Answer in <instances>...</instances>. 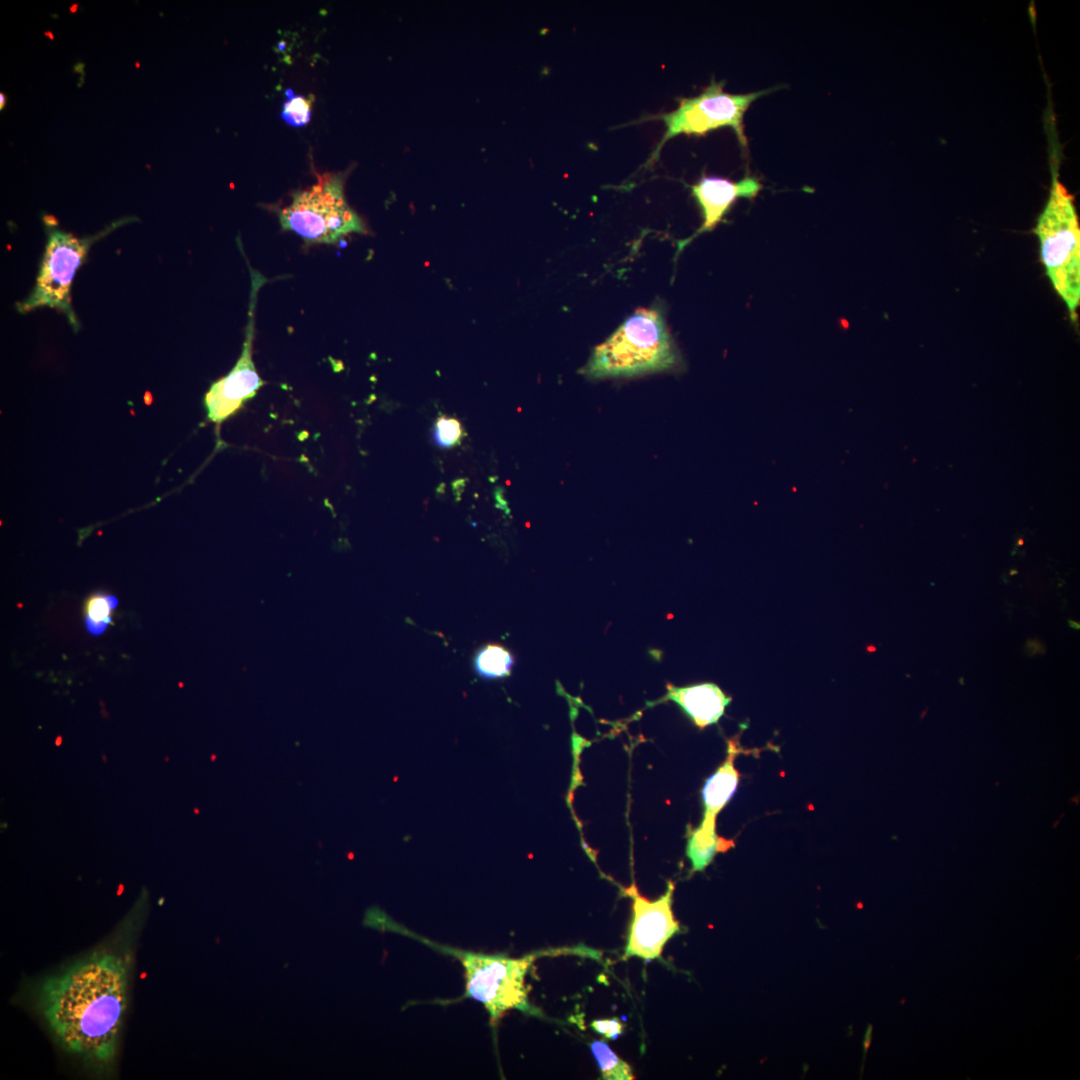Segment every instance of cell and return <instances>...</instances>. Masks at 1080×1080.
Wrapping results in <instances>:
<instances>
[{"label": "cell", "mask_w": 1080, "mask_h": 1080, "mask_svg": "<svg viewBox=\"0 0 1080 1080\" xmlns=\"http://www.w3.org/2000/svg\"><path fill=\"white\" fill-rule=\"evenodd\" d=\"M439 947L461 961L466 980L465 996L481 1002L493 1024L511 1009L534 1011L528 1001L525 977L536 958L545 952L511 958Z\"/></svg>", "instance_id": "4"}, {"label": "cell", "mask_w": 1080, "mask_h": 1080, "mask_svg": "<svg viewBox=\"0 0 1080 1080\" xmlns=\"http://www.w3.org/2000/svg\"><path fill=\"white\" fill-rule=\"evenodd\" d=\"M674 888L669 881L665 893L656 900L642 896L635 884L623 889L633 901L624 958H659L668 940L680 931L672 910Z\"/></svg>", "instance_id": "9"}, {"label": "cell", "mask_w": 1080, "mask_h": 1080, "mask_svg": "<svg viewBox=\"0 0 1080 1080\" xmlns=\"http://www.w3.org/2000/svg\"><path fill=\"white\" fill-rule=\"evenodd\" d=\"M127 984L123 958L95 952L45 977L38 989V1008L65 1051L107 1064L116 1054Z\"/></svg>", "instance_id": "1"}, {"label": "cell", "mask_w": 1080, "mask_h": 1080, "mask_svg": "<svg viewBox=\"0 0 1080 1080\" xmlns=\"http://www.w3.org/2000/svg\"><path fill=\"white\" fill-rule=\"evenodd\" d=\"M117 600L102 593L91 596L85 604V622L90 632L98 634L104 631L111 622L113 609Z\"/></svg>", "instance_id": "16"}, {"label": "cell", "mask_w": 1080, "mask_h": 1080, "mask_svg": "<svg viewBox=\"0 0 1080 1080\" xmlns=\"http://www.w3.org/2000/svg\"><path fill=\"white\" fill-rule=\"evenodd\" d=\"M284 230L307 242L332 244L351 233H364V223L347 203L340 174H325L311 187L294 194L279 213Z\"/></svg>", "instance_id": "5"}, {"label": "cell", "mask_w": 1080, "mask_h": 1080, "mask_svg": "<svg viewBox=\"0 0 1080 1080\" xmlns=\"http://www.w3.org/2000/svg\"><path fill=\"white\" fill-rule=\"evenodd\" d=\"M724 83L712 80L699 95L679 99L678 107L665 114L654 116L666 126L663 138L655 148L650 162L655 161L662 146L671 138L685 134L701 136L722 127L735 132L742 147L747 148L743 118L750 105L772 89L746 94H730L724 91Z\"/></svg>", "instance_id": "6"}, {"label": "cell", "mask_w": 1080, "mask_h": 1080, "mask_svg": "<svg viewBox=\"0 0 1080 1080\" xmlns=\"http://www.w3.org/2000/svg\"><path fill=\"white\" fill-rule=\"evenodd\" d=\"M515 659L510 650L500 644H486L479 648L473 658V668L484 680L502 679L510 676Z\"/></svg>", "instance_id": "13"}, {"label": "cell", "mask_w": 1080, "mask_h": 1080, "mask_svg": "<svg viewBox=\"0 0 1080 1080\" xmlns=\"http://www.w3.org/2000/svg\"><path fill=\"white\" fill-rule=\"evenodd\" d=\"M251 273L252 292L249 318L241 355L232 370L226 376L212 383L204 396L207 419L215 424H221L234 415L246 401L255 396L263 385L253 361L252 345L256 296L265 279L252 269Z\"/></svg>", "instance_id": "8"}, {"label": "cell", "mask_w": 1080, "mask_h": 1080, "mask_svg": "<svg viewBox=\"0 0 1080 1080\" xmlns=\"http://www.w3.org/2000/svg\"><path fill=\"white\" fill-rule=\"evenodd\" d=\"M680 363L662 314L639 308L594 348L581 373L592 379L629 377L671 370Z\"/></svg>", "instance_id": "2"}, {"label": "cell", "mask_w": 1080, "mask_h": 1080, "mask_svg": "<svg viewBox=\"0 0 1080 1080\" xmlns=\"http://www.w3.org/2000/svg\"><path fill=\"white\" fill-rule=\"evenodd\" d=\"M675 702L700 729L716 724L731 702L714 683H701L685 687L667 685L666 695L659 700Z\"/></svg>", "instance_id": "12"}, {"label": "cell", "mask_w": 1080, "mask_h": 1080, "mask_svg": "<svg viewBox=\"0 0 1080 1080\" xmlns=\"http://www.w3.org/2000/svg\"><path fill=\"white\" fill-rule=\"evenodd\" d=\"M591 1051L600 1068L602 1079L608 1080H632L634 1079L632 1067L603 1041H593L590 1044Z\"/></svg>", "instance_id": "15"}, {"label": "cell", "mask_w": 1080, "mask_h": 1080, "mask_svg": "<svg viewBox=\"0 0 1080 1080\" xmlns=\"http://www.w3.org/2000/svg\"><path fill=\"white\" fill-rule=\"evenodd\" d=\"M1033 231L1039 239L1045 274L1076 322L1080 304V225L1074 197L1055 171L1048 200Z\"/></svg>", "instance_id": "3"}, {"label": "cell", "mask_w": 1080, "mask_h": 1080, "mask_svg": "<svg viewBox=\"0 0 1080 1080\" xmlns=\"http://www.w3.org/2000/svg\"><path fill=\"white\" fill-rule=\"evenodd\" d=\"M5 105H6V95L4 93H0V109L2 110L5 107Z\"/></svg>", "instance_id": "21"}, {"label": "cell", "mask_w": 1080, "mask_h": 1080, "mask_svg": "<svg viewBox=\"0 0 1080 1080\" xmlns=\"http://www.w3.org/2000/svg\"><path fill=\"white\" fill-rule=\"evenodd\" d=\"M1026 651L1029 656H1033L1035 653H1044L1045 646L1038 640L1029 639L1026 642Z\"/></svg>", "instance_id": "20"}, {"label": "cell", "mask_w": 1080, "mask_h": 1080, "mask_svg": "<svg viewBox=\"0 0 1080 1080\" xmlns=\"http://www.w3.org/2000/svg\"><path fill=\"white\" fill-rule=\"evenodd\" d=\"M590 1026L597 1033L611 1040L617 1039L624 1030V1024L618 1018L597 1019Z\"/></svg>", "instance_id": "19"}, {"label": "cell", "mask_w": 1080, "mask_h": 1080, "mask_svg": "<svg viewBox=\"0 0 1080 1080\" xmlns=\"http://www.w3.org/2000/svg\"><path fill=\"white\" fill-rule=\"evenodd\" d=\"M464 436L461 423L453 417L442 415L432 428L433 443L440 448H452L460 444Z\"/></svg>", "instance_id": "17"}, {"label": "cell", "mask_w": 1080, "mask_h": 1080, "mask_svg": "<svg viewBox=\"0 0 1080 1080\" xmlns=\"http://www.w3.org/2000/svg\"><path fill=\"white\" fill-rule=\"evenodd\" d=\"M1016 573H1017V570H1014V571H1011V572H1010V574H1011V575H1012V574H1016Z\"/></svg>", "instance_id": "23"}, {"label": "cell", "mask_w": 1080, "mask_h": 1080, "mask_svg": "<svg viewBox=\"0 0 1080 1080\" xmlns=\"http://www.w3.org/2000/svg\"><path fill=\"white\" fill-rule=\"evenodd\" d=\"M1068 623H1069V625H1070L1071 627H1073L1074 629H1077V630H1079V623H1078V622H1075V621H1072V620H1068Z\"/></svg>", "instance_id": "22"}, {"label": "cell", "mask_w": 1080, "mask_h": 1080, "mask_svg": "<svg viewBox=\"0 0 1080 1080\" xmlns=\"http://www.w3.org/2000/svg\"><path fill=\"white\" fill-rule=\"evenodd\" d=\"M734 846L733 841L720 836L707 837L693 833L688 834L686 854L689 858L693 871L704 870L718 852H724Z\"/></svg>", "instance_id": "14"}, {"label": "cell", "mask_w": 1080, "mask_h": 1080, "mask_svg": "<svg viewBox=\"0 0 1080 1080\" xmlns=\"http://www.w3.org/2000/svg\"><path fill=\"white\" fill-rule=\"evenodd\" d=\"M313 98L294 96L284 104L282 118L290 125L300 127L307 124L311 116Z\"/></svg>", "instance_id": "18"}, {"label": "cell", "mask_w": 1080, "mask_h": 1080, "mask_svg": "<svg viewBox=\"0 0 1080 1080\" xmlns=\"http://www.w3.org/2000/svg\"><path fill=\"white\" fill-rule=\"evenodd\" d=\"M44 222L49 232L36 284L31 294L18 302L16 308L20 313L43 306L58 309L68 316L70 324L77 329V318L70 304L71 285L96 238H78L54 228L57 222L53 216H46Z\"/></svg>", "instance_id": "7"}, {"label": "cell", "mask_w": 1080, "mask_h": 1080, "mask_svg": "<svg viewBox=\"0 0 1080 1080\" xmlns=\"http://www.w3.org/2000/svg\"><path fill=\"white\" fill-rule=\"evenodd\" d=\"M762 188V183L755 176H745L738 181L702 176L691 186V192L701 210L703 222L692 237L679 242V250L699 234L713 230L737 200H753Z\"/></svg>", "instance_id": "10"}, {"label": "cell", "mask_w": 1080, "mask_h": 1080, "mask_svg": "<svg viewBox=\"0 0 1080 1080\" xmlns=\"http://www.w3.org/2000/svg\"><path fill=\"white\" fill-rule=\"evenodd\" d=\"M744 752L735 738L727 740V756L717 770L705 781L702 789L703 818L692 832L717 837L716 818L736 792L740 774L734 766L736 756Z\"/></svg>", "instance_id": "11"}]
</instances>
